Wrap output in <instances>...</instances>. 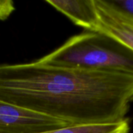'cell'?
Masks as SVG:
<instances>
[{
  "instance_id": "obj_1",
  "label": "cell",
  "mask_w": 133,
  "mask_h": 133,
  "mask_svg": "<svg viewBox=\"0 0 133 133\" xmlns=\"http://www.w3.org/2000/svg\"><path fill=\"white\" fill-rule=\"evenodd\" d=\"M0 101L69 125L126 119L133 75L48 65H0Z\"/></svg>"
},
{
  "instance_id": "obj_2",
  "label": "cell",
  "mask_w": 133,
  "mask_h": 133,
  "mask_svg": "<svg viewBox=\"0 0 133 133\" xmlns=\"http://www.w3.org/2000/svg\"><path fill=\"white\" fill-rule=\"evenodd\" d=\"M38 61L55 67L133 75L132 49L109 35L95 31L70 37Z\"/></svg>"
},
{
  "instance_id": "obj_3",
  "label": "cell",
  "mask_w": 133,
  "mask_h": 133,
  "mask_svg": "<svg viewBox=\"0 0 133 133\" xmlns=\"http://www.w3.org/2000/svg\"><path fill=\"white\" fill-rule=\"evenodd\" d=\"M69 125L0 101V133H38Z\"/></svg>"
},
{
  "instance_id": "obj_4",
  "label": "cell",
  "mask_w": 133,
  "mask_h": 133,
  "mask_svg": "<svg viewBox=\"0 0 133 133\" xmlns=\"http://www.w3.org/2000/svg\"><path fill=\"white\" fill-rule=\"evenodd\" d=\"M95 2L99 20L94 31L109 35L133 50V19L108 9L101 0Z\"/></svg>"
},
{
  "instance_id": "obj_5",
  "label": "cell",
  "mask_w": 133,
  "mask_h": 133,
  "mask_svg": "<svg viewBox=\"0 0 133 133\" xmlns=\"http://www.w3.org/2000/svg\"><path fill=\"white\" fill-rule=\"evenodd\" d=\"M73 23L87 31H94L99 17L95 0H46Z\"/></svg>"
},
{
  "instance_id": "obj_6",
  "label": "cell",
  "mask_w": 133,
  "mask_h": 133,
  "mask_svg": "<svg viewBox=\"0 0 133 133\" xmlns=\"http://www.w3.org/2000/svg\"><path fill=\"white\" fill-rule=\"evenodd\" d=\"M128 132H129V122L126 118L115 123L67 125L38 133H126Z\"/></svg>"
},
{
  "instance_id": "obj_7",
  "label": "cell",
  "mask_w": 133,
  "mask_h": 133,
  "mask_svg": "<svg viewBox=\"0 0 133 133\" xmlns=\"http://www.w3.org/2000/svg\"><path fill=\"white\" fill-rule=\"evenodd\" d=\"M101 2L108 9L133 19V0H101Z\"/></svg>"
},
{
  "instance_id": "obj_8",
  "label": "cell",
  "mask_w": 133,
  "mask_h": 133,
  "mask_svg": "<svg viewBox=\"0 0 133 133\" xmlns=\"http://www.w3.org/2000/svg\"><path fill=\"white\" fill-rule=\"evenodd\" d=\"M15 10L14 2L11 0H0V20H5Z\"/></svg>"
},
{
  "instance_id": "obj_9",
  "label": "cell",
  "mask_w": 133,
  "mask_h": 133,
  "mask_svg": "<svg viewBox=\"0 0 133 133\" xmlns=\"http://www.w3.org/2000/svg\"><path fill=\"white\" fill-rule=\"evenodd\" d=\"M129 132H126V133H129Z\"/></svg>"
}]
</instances>
